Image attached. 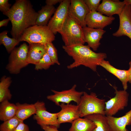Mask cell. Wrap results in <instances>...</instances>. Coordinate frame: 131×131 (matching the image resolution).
I'll return each mask as SVG.
<instances>
[{
	"label": "cell",
	"instance_id": "obj_1",
	"mask_svg": "<svg viewBox=\"0 0 131 131\" xmlns=\"http://www.w3.org/2000/svg\"><path fill=\"white\" fill-rule=\"evenodd\" d=\"M11 21V33L13 38L18 40L24 31L35 25L38 13L27 0H17L7 12L3 13Z\"/></svg>",
	"mask_w": 131,
	"mask_h": 131
},
{
	"label": "cell",
	"instance_id": "obj_2",
	"mask_svg": "<svg viewBox=\"0 0 131 131\" xmlns=\"http://www.w3.org/2000/svg\"><path fill=\"white\" fill-rule=\"evenodd\" d=\"M62 48L74 61L73 63L67 66V68L69 69L82 65L96 72L97 66H100L102 61L107 57L105 53H96L92 50L88 45H64Z\"/></svg>",
	"mask_w": 131,
	"mask_h": 131
},
{
	"label": "cell",
	"instance_id": "obj_3",
	"mask_svg": "<svg viewBox=\"0 0 131 131\" xmlns=\"http://www.w3.org/2000/svg\"><path fill=\"white\" fill-rule=\"evenodd\" d=\"M66 46L84 45L85 42L83 28L68 15L61 29L58 32Z\"/></svg>",
	"mask_w": 131,
	"mask_h": 131
},
{
	"label": "cell",
	"instance_id": "obj_4",
	"mask_svg": "<svg viewBox=\"0 0 131 131\" xmlns=\"http://www.w3.org/2000/svg\"><path fill=\"white\" fill-rule=\"evenodd\" d=\"M55 38V35L47 25H35L26 29L18 40L29 44L39 43L45 45L52 42Z\"/></svg>",
	"mask_w": 131,
	"mask_h": 131
},
{
	"label": "cell",
	"instance_id": "obj_5",
	"mask_svg": "<svg viewBox=\"0 0 131 131\" xmlns=\"http://www.w3.org/2000/svg\"><path fill=\"white\" fill-rule=\"evenodd\" d=\"M77 105L80 117L94 114L105 115V100L98 98L95 93L91 92L89 94L83 91L80 102Z\"/></svg>",
	"mask_w": 131,
	"mask_h": 131
},
{
	"label": "cell",
	"instance_id": "obj_6",
	"mask_svg": "<svg viewBox=\"0 0 131 131\" xmlns=\"http://www.w3.org/2000/svg\"><path fill=\"white\" fill-rule=\"evenodd\" d=\"M28 50V46L24 43L11 52L9 63L6 67L10 73L18 74L21 69L28 64L27 62Z\"/></svg>",
	"mask_w": 131,
	"mask_h": 131
},
{
	"label": "cell",
	"instance_id": "obj_7",
	"mask_svg": "<svg viewBox=\"0 0 131 131\" xmlns=\"http://www.w3.org/2000/svg\"><path fill=\"white\" fill-rule=\"evenodd\" d=\"M114 88L115 96L105 102V113L106 116H113L128 105L129 94L126 90H118L116 87Z\"/></svg>",
	"mask_w": 131,
	"mask_h": 131
},
{
	"label": "cell",
	"instance_id": "obj_8",
	"mask_svg": "<svg viewBox=\"0 0 131 131\" xmlns=\"http://www.w3.org/2000/svg\"><path fill=\"white\" fill-rule=\"evenodd\" d=\"M70 0H63L51 18L47 25L54 35L61 29L68 15Z\"/></svg>",
	"mask_w": 131,
	"mask_h": 131
},
{
	"label": "cell",
	"instance_id": "obj_9",
	"mask_svg": "<svg viewBox=\"0 0 131 131\" xmlns=\"http://www.w3.org/2000/svg\"><path fill=\"white\" fill-rule=\"evenodd\" d=\"M76 85L74 84L70 89L61 91H57L52 90L54 94L47 96V99L54 102L56 105L60 106V103L70 104L74 101L78 105L80 103L81 96L83 91H78L76 90Z\"/></svg>",
	"mask_w": 131,
	"mask_h": 131
},
{
	"label": "cell",
	"instance_id": "obj_10",
	"mask_svg": "<svg viewBox=\"0 0 131 131\" xmlns=\"http://www.w3.org/2000/svg\"><path fill=\"white\" fill-rule=\"evenodd\" d=\"M36 108V112L33 119L41 126L44 125H53L59 128L60 124L58 121V112L50 113L46 110L45 104L43 102L37 101L34 104Z\"/></svg>",
	"mask_w": 131,
	"mask_h": 131
},
{
	"label": "cell",
	"instance_id": "obj_11",
	"mask_svg": "<svg viewBox=\"0 0 131 131\" xmlns=\"http://www.w3.org/2000/svg\"><path fill=\"white\" fill-rule=\"evenodd\" d=\"M90 12L84 0H71L68 15L82 28L86 26L85 18Z\"/></svg>",
	"mask_w": 131,
	"mask_h": 131
},
{
	"label": "cell",
	"instance_id": "obj_12",
	"mask_svg": "<svg viewBox=\"0 0 131 131\" xmlns=\"http://www.w3.org/2000/svg\"><path fill=\"white\" fill-rule=\"evenodd\" d=\"M120 24L118 30L113 34L114 36H127L131 40V5L125 4L119 15Z\"/></svg>",
	"mask_w": 131,
	"mask_h": 131
},
{
	"label": "cell",
	"instance_id": "obj_13",
	"mask_svg": "<svg viewBox=\"0 0 131 131\" xmlns=\"http://www.w3.org/2000/svg\"><path fill=\"white\" fill-rule=\"evenodd\" d=\"M115 19L113 16H106L97 11H91L86 16L85 21L86 26L89 27L103 29L111 24Z\"/></svg>",
	"mask_w": 131,
	"mask_h": 131
},
{
	"label": "cell",
	"instance_id": "obj_14",
	"mask_svg": "<svg viewBox=\"0 0 131 131\" xmlns=\"http://www.w3.org/2000/svg\"><path fill=\"white\" fill-rule=\"evenodd\" d=\"M59 106L61 109L58 112V121L60 124L66 123H71L74 120L80 117L77 105L61 103Z\"/></svg>",
	"mask_w": 131,
	"mask_h": 131
},
{
	"label": "cell",
	"instance_id": "obj_15",
	"mask_svg": "<svg viewBox=\"0 0 131 131\" xmlns=\"http://www.w3.org/2000/svg\"><path fill=\"white\" fill-rule=\"evenodd\" d=\"M84 40L88 45L94 51H96L100 43V41L106 32L103 29H96L87 26L83 28Z\"/></svg>",
	"mask_w": 131,
	"mask_h": 131
},
{
	"label": "cell",
	"instance_id": "obj_16",
	"mask_svg": "<svg viewBox=\"0 0 131 131\" xmlns=\"http://www.w3.org/2000/svg\"><path fill=\"white\" fill-rule=\"evenodd\" d=\"M125 5L124 1L119 0H103L100 4L97 11L108 16L115 14H120Z\"/></svg>",
	"mask_w": 131,
	"mask_h": 131
},
{
	"label": "cell",
	"instance_id": "obj_17",
	"mask_svg": "<svg viewBox=\"0 0 131 131\" xmlns=\"http://www.w3.org/2000/svg\"><path fill=\"white\" fill-rule=\"evenodd\" d=\"M106 117L111 131H129L126 127L131 124V109L122 117Z\"/></svg>",
	"mask_w": 131,
	"mask_h": 131
},
{
	"label": "cell",
	"instance_id": "obj_18",
	"mask_svg": "<svg viewBox=\"0 0 131 131\" xmlns=\"http://www.w3.org/2000/svg\"><path fill=\"white\" fill-rule=\"evenodd\" d=\"M45 45L39 43L29 44L27 57L28 64H37L46 53Z\"/></svg>",
	"mask_w": 131,
	"mask_h": 131
},
{
	"label": "cell",
	"instance_id": "obj_19",
	"mask_svg": "<svg viewBox=\"0 0 131 131\" xmlns=\"http://www.w3.org/2000/svg\"><path fill=\"white\" fill-rule=\"evenodd\" d=\"M100 66L117 78L121 82L124 90H126L128 82V70L117 69L111 65L109 62L105 60L102 61Z\"/></svg>",
	"mask_w": 131,
	"mask_h": 131
},
{
	"label": "cell",
	"instance_id": "obj_20",
	"mask_svg": "<svg viewBox=\"0 0 131 131\" xmlns=\"http://www.w3.org/2000/svg\"><path fill=\"white\" fill-rule=\"evenodd\" d=\"M0 105V120L3 122L10 119L16 116L17 107L15 104L5 100Z\"/></svg>",
	"mask_w": 131,
	"mask_h": 131
},
{
	"label": "cell",
	"instance_id": "obj_21",
	"mask_svg": "<svg viewBox=\"0 0 131 131\" xmlns=\"http://www.w3.org/2000/svg\"><path fill=\"white\" fill-rule=\"evenodd\" d=\"M56 9L54 6L47 5L41 7L38 12L35 25L40 26L47 25L52 15L55 12Z\"/></svg>",
	"mask_w": 131,
	"mask_h": 131
},
{
	"label": "cell",
	"instance_id": "obj_22",
	"mask_svg": "<svg viewBox=\"0 0 131 131\" xmlns=\"http://www.w3.org/2000/svg\"><path fill=\"white\" fill-rule=\"evenodd\" d=\"M84 117L91 121L95 125L96 127L93 131H111L106 115L94 114Z\"/></svg>",
	"mask_w": 131,
	"mask_h": 131
},
{
	"label": "cell",
	"instance_id": "obj_23",
	"mask_svg": "<svg viewBox=\"0 0 131 131\" xmlns=\"http://www.w3.org/2000/svg\"><path fill=\"white\" fill-rule=\"evenodd\" d=\"M69 131H93L96 126L94 123L89 119L79 117L71 123Z\"/></svg>",
	"mask_w": 131,
	"mask_h": 131
},
{
	"label": "cell",
	"instance_id": "obj_24",
	"mask_svg": "<svg viewBox=\"0 0 131 131\" xmlns=\"http://www.w3.org/2000/svg\"><path fill=\"white\" fill-rule=\"evenodd\" d=\"M16 105L17 107L16 116L21 121H24L36 113V108L34 104L18 102Z\"/></svg>",
	"mask_w": 131,
	"mask_h": 131
},
{
	"label": "cell",
	"instance_id": "obj_25",
	"mask_svg": "<svg viewBox=\"0 0 131 131\" xmlns=\"http://www.w3.org/2000/svg\"><path fill=\"white\" fill-rule=\"evenodd\" d=\"M12 82L9 77L4 76L2 77L0 82V102L6 100H10L12 95L9 89Z\"/></svg>",
	"mask_w": 131,
	"mask_h": 131
},
{
	"label": "cell",
	"instance_id": "obj_26",
	"mask_svg": "<svg viewBox=\"0 0 131 131\" xmlns=\"http://www.w3.org/2000/svg\"><path fill=\"white\" fill-rule=\"evenodd\" d=\"M8 31H4L0 34V44L3 45L8 53H11L20 41L18 40L11 38L7 35Z\"/></svg>",
	"mask_w": 131,
	"mask_h": 131
},
{
	"label": "cell",
	"instance_id": "obj_27",
	"mask_svg": "<svg viewBox=\"0 0 131 131\" xmlns=\"http://www.w3.org/2000/svg\"><path fill=\"white\" fill-rule=\"evenodd\" d=\"M22 121L15 116L10 119L3 122L0 126V131H14Z\"/></svg>",
	"mask_w": 131,
	"mask_h": 131
},
{
	"label": "cell",
	"instance_id": "obj_28",
	"mask_svg": "<svg viewBox=\"0 0 131 131\" xmlns=\"http://www.w3.org/2000/svg\"><path fill=\"white\" fill-rule=\"evenodd\" d=\"M46 53L50 57L52 62L54 64L60 65L57 56V50L52 42L45 45Z\"/></svg>",
	"mask_w": 131,
	"mask_h": 131
},
{
	"label": "cell",
	"instance_id": "obj_29",
	"mask_svg": "<svg viewBox=\"0 0 131 131\" xmlns=\"http://www.w3.org/2000/svg\"><path fill=\"white\" fill-rule=\"evenodd\" d=\"M54 64L46 52L38 63L35 65V69L37 70L42 69L46 70L48 69L51 66Z\"/></svg>",
	"mask_w": 131,
	"mask_h": 131
},
{
	"label": "cell",
	"instance_id": "obj_30",
	"mask_svg": "<svg viewBox=\"0 0 131 131\" xmlns=\"http://www.w3.org/2000/svg\"><path fill=\"white\" fill-rule=\"evenodd\" d=\"M90 11H97L100 0H84Z\"/></svg>",
	"mask_w": 131,
	"mask_h": 131
},
{
	"label": "cell",
	"instance_id": "obj_31",
	"mask_svg": "<svg viewBox=\"0 0 131 131\" xmlns=\"http://www.w3.org/2000/svg\"><path fill=\"white\" fill-rule=\"evenodd\" d=\"M8 0H0V10L3 13L7 12L10 8L11 5L8 2Z\"/></svg>",
	"mask_w": 131,
	"mask_h": 131
},
{
	"label": "cell",
	"instance_id": "obj_32",
	"mask_svg": "<svg viewBox=\"0 0 131 131\" xmlns=\"http://www.w3.org/2000/svg\"><path fill=\"white\" fill-rule=\"evenodd\" d=\"M14 131H29L28 126L22 121L18 125Z\"/></svg>",
	"mask_w": 131,
	"mask_h": 131
},
{
	"label": "cell",
	"instance_id": "obj_33",
	"mask_svg": "<svg viewBox=\"0 0 131 131\" xmlns=\"http://www.w3.org/2000/svg\"><path fill=\"white\" fill-rule=\"evenodd\" d=\"M41 128L44 131H59L58 128L53 125H44L41 126Z\"/></svg>",
	"mask_w": 131,
	"mask_h": 131
},
{
	"label": "cell",
	"instance_id": "obj_34",
	"mask_svg": "<svg viewBox=\"0 0 131 131\" xmlns=\"http://www.w3.org/2000/svg\"><path fill=\"white\" fill-rule=\"evenodd\" d=\"M63 0H46L45 1L46 5L49 6H54V5L59 3H60Z\"/></svg>",
	"mask_w": 131,
	"mask_h": 131
},
{
	"label": "cell",
	"instance_id": "obj_35",
	"mask_svg": "<svg viewBox=\"0 0 131 131\" xmlns=\"http://www.w3.org/2000/svg\"><path fill=\"white\" fill-rule=\"evenodd\" d=\"M9 21L10 20L9 18L5 19L0 21V27L7 26Z\"/></svg>",
	"mask_w": 131,
	"mask_h": 131
},
{
	"label": "cell",
	"instance_id": "obj_36",
	"mask_svg": "<svg viewBox=\"0 0 131 131\" xmlns=\"http://www.w3.org/2000/svg\"><path fill=\"white\" fill-rule=\"evenodd\" d=\"M129 68L128 70V82L131 83V61L129 63Z\"/></svg>",
	"mask_w": 131,
	"mask_h": 131
},
{
	"label": "cell",
	"instance_id": "obj_37",
	"mask_svg": "<svg viewBox=\"0 0 131 131\" xmlns=\"http://www.w3.org/2000/svg\"><path fill=\"white\" fill-rule=\"evenodd\" d=\"M123 1L125 4L131 5V0H124Z\"/></svg>",
	"mask_w": 131,
	"mask_h": 131
}]
</instances>
